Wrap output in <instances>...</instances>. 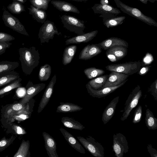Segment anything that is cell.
<instances>
[{
	"label": "cell",
	"mask_w": 157,
	"mask_h": 157,
	"mask_svg": "<svg viewBox=\"0 0 157 157\" xmlns=\"http://www.w3.org/2000/svg\"><path fill=\"white\" fill-rule=\"evenodd\" d=\"M101 49L107 50L109 48L116 46H123L128 48V43L126 41L116 37L108 38L98 44H95Z\"/></svg>",
	"instance_id": "obj_17"
},
{
	"label": "cell",
	"mask_w": 157,
	"mask_h": 157,
	"mask_svg": "<svg viewBox=\"0 0 157 157\" xmlns=\"http://www.w3.org/2000/svg\"><path fill=\"white\" fill-rule=\"evenodd\" d=\"M128 79L120 84L116 86L106 87L99 90H95L92 88L88 83L86 85L88 93L91 96L98 98L105 97L115 91L120 87L126 82Z\"/></svg>",
	"instance_id": "obj_10"
},
{
	"label": "cell",
	"mask_w": 157,
	"mask_h": 157,
	"mask_svg": "<svg viewBox=\"0 0 157 157\" xmlns=\"http://www.w3.org/2000/svg\"><path fill=\"white\" fill-rule=\"evenodd\" d=\"M108 58L112 62L117 61L116 57L113 55L110 54H106Z\"/></svg>",
	"instance_id": "obj_45"
},
{
	"label": "cell",
	"mask_w": 157,
	"mask_h": 157,
	"mask_svg": "<svg viewBox=\"0 0 157 157\" xmlns=\"http://www.w3.org/2000/svg\"><path fill=\"white\" fill-rule=\"evenodd\" d=\"M42 135L48 155L49 157H58L56 152V143L53 138L45 132H43Z\"/></svg>",
	"instance_id": "obj_16"
},
{
	"label": "cell",
	"mask_w": 157,
	"mask_h": 157,
	"mask_svg": "<svg viewBox=\"0 0 157 157\" xmlns=\"http://www.w3.org/2000/svg\"><path fill=\"white\" fill-rule=\"evenodd\" d=\"M127 53V48L123 46L119 45L113 46L109 48L107 50L105 54L114 55L117 61L126 56Z\"/></svg>",
	"instance_id": "obj_24"
},
{
	"label": "cell",
	"mask_w": 157,
	"mask_h": 157,
	"mask_svg": "<svg viewBox=\"0 0 157 157\" xmlns=\"http://www.w3.org/2000/svg\"><path fill=\"white\" fill-rule=\"evenodd\" d=\"M138 0L140 1L141 2H142L144 4H147V1H148V0Z\"/></svg>",
	"instance_id": "obj_51"
},
{
	"label": "cell",
	"mask_w": 157,
	"mask_h": 157,
	"mask_svg": "<svg viewBox=\"0 0 157 157\" xmlns=\"http://www.w3.org/2000/svg\"><path fill=\"white\" fill-rule=\"evenodd\" d=\"M22 108V105L19 103L14 104L12 107L13 109L16 111L21 110Z\"/></svg>",
	"instance_id": "obj_44"
},
{
	"label": "cell",
	"mask_w": 157,
	"mask_h": 157,
	"mask_svg": "<svg viewBox=\"0 0 157 157\" xmlns=\"http://www.w3.org/2000/svg\"><path fill=\"white\" fill-rule=\"evenodd\" d=\"M57 108L56 112L60 113H69L81 110L83 108L74 104L69 102H60Z\"/></svg>",
	"instance_id": "obj_25"
},
{
	"label": "cell",
	"mask_w": 157,
	"mask_h": 157,
	"mask_svg": "<svg viewBox=\"0 0 157 157\" xmlns=\"http://www.w3.org/2000/svg\"><path fill=\"white\" fill-rule=\"evenodd\" d=\"M51 3L56 9L60 11L72 12L79 14L80 11L78 9L71 4L64 1L52 0Z\"/></svg>",
	"instance_id": "obj_21"
},
{
	"label": "cell",
	"mask_w": 157,
	"mask_h": 157,
	"mask_svg": "<svg viewBox=\"0 0 157 157\" xmlns=\"http://www.w3.org/2000/svg\"><path fill=\"white\" fill-rule=\"evenodd\" d=\"M151 2L154 3L155 1H157V0H148Z\"/></svg>",
	"instance_id": "obj_53"
},
{
	"label": "cell",
	"mask_w": 157,
	"mask_h": 157,
	"mask_svg": "<svg viewBox=\"0 0 157 157\" xmlns=\"http://www.w3.org/2000/svg\"><path fill=\"white\" fill-rule=\"evenodd\" d=\"M21 78H20L13 82L8 84L6 86L0 90V96L8 92L15 88L21 87Z\"/></svg>",
	"instance_id": "obj_35"
},
{
	"label": "cell",
	"mask_w": 157,
	"mask_h": 157,
	"mask_svg": "<svg viewBox=\"0 0 157 157\" xmlns=\"http://www.w3.org/2000/svg\"><path fill=\"white\" fill-rule=\"evenodd\" d=\"M19 65L17 62L3 61L0 62V77L5 74L14 70Z\"/></svg>",
	"instance_id": "obj_29"
},
{
	"label": "cell",
	"mask_w": 157,
	"mask_h": 157,
	"mask_svg": "<svg viewBox=\"0 0 157 157\" xmlns=\"http://www.w3.org/2000/svg\"><path fill=\"white\" fill-rule=\"evenodd\" d=\"M59 130L65 139L72 147L80 153H85L84 148L73 135L62 128H60Z\"/></svg>",
	"instance_id": "obj_19"
},
{
	"label": "cell",
	"mask_w": 157,
	"mask_h": 157,
	"mask_svg": "<svg viewBox=\"0 0 157 157\" xmlns=\"http://www.w3.org/2000/svg\"><path fill=\"white\" fill-rule=\"evenodd\" d=\"M13 1H17L22 4H24L26 2L27 0H13Z\"/></svg>",
	"instance_id": "obj_50"
},
{
	"label": "cell",
	"mask_w": 157,
	"mask_h": 157,
	"mask_svg": "<svg viewBox=\"0 0 157 157\" xmlns=\"http://www.w3.org/2000/svg\"><path fill=\"white\" fill-rule=\"evenodd\" d=\"M19 59L24 73L30 75L39 65L40 59L38 50L34 47H22L19 49Z\"/></svg>",
	"instance_id": "obj_1"
},
{
	"label": "cell",
	"mask_w": 157,
	"mask_h": 157,
	"mask_svg": "<svg viewBox=\"0 0 157 157\" xmlns=\"http://www.w3.org/2000/svg\"><path fill=\"white\" fill-rule=\"evenodd\" d=\"M84 73L88 79H91L103 74L105 71L95 67H90L85 69Z\"/></svg>",
	"instance_id": "obj_34"
},
{
	"label": "cell",
	"mask_w": 157,
	"mask_h": 157,
	"mask_svg": "<svg viewBox=\"0 0 157 157\" xmlns=\"http://www.w3.org/2000/svg\"><path fill=\"white\" fill-rule=\"evenodd\" d=\"M20 78L19 73L14 70L7 72L0 77V87L9 84Z\"/></svg>",
	"instance_id": "obj_26"
},
{
	"label": "cell",
	"mask_w": 157,
	"mask_h": 157,
	"mask_svg": "<svg viewBox=\"0 0 157 157\" xmlns=\"http://www.w3.org/2000/svg\"><path fill=\"white\" fill-rule=\"evenodd\" d=\"M112 148L116 157H123L124 154L128 152L129 150L126 137L120 132L114 134Z\"/></svg>",
	"instance_id": "obj_8"
},
{
	"label": "cell",
	"mask_w": 157,
	"mask_h": 157,
	"mask_svg": "<svg viewBox=\"0 0 157 157\" xmlns=\"http://www.w3.org/2000/svg\"><path fill=\"white\" fill-rule=\"evenodd\" d=\"M115 4L120 10L124 13L135 18L147 25L157 27V23L150 17L144 14L138 9L129 6L120 0H114Z\"/></svg>",
	"instance_id": "obj_2"
},
{
	"label": "cell",
	"mask_w": 157,
	"mask_h": 157,
	"mask_svg": "<svg viewBox=\"0 0 157 157\" xmlns=\"http://www.w3.org/2000/svg\"><path fill=\"white\" fill-rule=\"evenodd\" d=\"M92 9L95 13L102 14L110 13L117 15L121 13L119 9L110 5L95 4L92 7Z\"/></svg>",
	"instance_id": "obj_22"
},
{
	"label": "cell",
	"mask_w": 157,
	"mask_h": 157,
	"mask_svg": "<svg viewBox=\"0 0 157 157\" xmlns=\"http://www.w3.org/2000/svg\"><path fill=\"white\" fill-rule=\"evenodd\" d=\"M101 52V49L95 44H89L81 51L78 58L80 59L88 60L97 56Z\"/></svg>",
	"instance_id": "obj_15"
},
{
	"label": "cell",
	"mask_w": 157,
	"mask_h": 157,
	"mask_svg": "<svg viewBox=\"0 0 157 157\" xmlns=\"http://www.w3.org/2000/svg\"><path fill=\"white\" fill-rule=\"evenodd\" d=\"M100 4L102 5H109V2L108 0H100Z\"/></svg>",
	"instance_id": "obj_47"
},
{
	"label": "cell",
	"mask_w": 157,
	"mask_h": 157,
	"mask_svg": "<svg viewBox=\"0 0 157 157\" xmlns=\"http://www.w3.org/2000/svg\"><path fill=\"white\" fill-rule=\"evenodd\" d=\"M71 1H72L77 2H86L88 0H70Z\"/></svg>",
	"instance_id": "obj_52"
},
{
	"label": "cell",
	"mask_w": 157,
	"mask_h": 157,
	"mask_svg": "<svg viewBox=\"0 0 157 157\" xmlns=\"http://www.w3.org/2000/svg\"><path fill=\"white\" fill-rule=\"evenodd\" d=\"M12 43L8 41L0 42V55L6 52L7 48H9Z\"/></svg>",
	"instance_id": "obj_40"
},
{
	"label": "cell",
	"mask_w": 157,
	"mask_h": 157,
	"mask_svg": "<svg viewBox=\"0 0 157 157\" xmlns=\"http://www.w3.org/2000/svg\"><path fill=\"white\" fill-rule=\"evenodd\" d=\"M29 147V141L23 142L18 151L14 157H26L28 154Z\"/></svg>",
	"instance_id": "obj_37"
},
{
	"label": "cell",
	"mask_w": 157,
	"mask_h": 157,
	"mask_svg": "<svg viewBox=\"0 0 157 157\" xmlns=\"http://www.w3.org/2000/svg\"><path fill=\"white\" fill-rule=\"evenodd\" d=\"M2 18L6 26L21 34L29 36L25 26L19 19L7 10L3 11Z\"/></svg>",
	"instance_id": "obj_9"
},
{
	"label": "cell",
	"mask_w": 157,
	"mask_h": 157,
	"mask_svg": "<svg viewBox=\"0 0 157 157\" xmlns=\"http://www.w3.org/2000/svg\"><path fill=\"white\" fill-rule=\"evenodd\" d=\"M98 32V31L96 30L84 33L82 35H78L67 40L65 41L66 44L68 45L70 44H78L88 42L96 36Z\"/></svg>",
	"instance_id": "obj_18"
},
{
	"label": "cell",
	"mask_w": 157,
	"mask_h": 157,
	"mask_svg": "<svg viewBox=\"0 0 157 157\" xmlns=\"http://www.w3.org/2000/svg\"><path fill=\"white\" fill-rule=\"evenodd\" d=\"M16 129L17 133L18 134H23L25 133V131L20 127H17Z\"/></svg>",
	"instance_id": "obj_46"
},
{
	"label": "cell",
	"mask_w": 157,
	"mask_h": 157,
	"mask_svg": "<svg viewBox=\"0 0 157 157\" xmlns=\"http://www.w3.org/2000/svg\"><path fill=\"white\" fill-rule=\"evenodd\" d=\"M52 71V68L50 65L46 64L41 66L40 69L38 74V78L41 81H44L49 78Z\"/></svg>",
	"instance_id": "obj_31"
},
{
	"label": "cell",
	"mask_w": 157,
	"mask_h": 157,
	"mask_svg": "<svg viewBox=\"0 0 157 157\" xmlns=\"http://www.w3.org/2000/svg\"><path fill=\"white\" fill-rule=\"evenodd\" d=\"M151 67V66H148L144 67L141 68H140L138 72V74L140 75H144L150 70V67Z\"/></svg>",
	"instance_id": "obj_43"
},
{
	"label": "cell",
	"mask_w": 157,
	"mask_h": 157,
	"mask_svg": "<svg viewBox=\"0 0 157 157\" xmlns=\"http://www.w3.org/2000/svg\"><path fill=\"white\" fill-rule=\"evenodd\" d=\"M31 5L39 9L47 10L51 0H29Z\"/></svg>",
	"instance_id": "obj_36"
},
{
	"label": "cell",
	"mask_w": 157,
	"mask_h": 157,
	"mask_svg": "<svg viewBox=\"0 0 157 157\" xmlns=\"http://www.w3.org/2000/svg\"><path fill=\"white\" fill-rule=\"evenodd\" d=\"M7 144V141L6 140H2L0 141V147L5 146Z\"/></svg>",
	"instance_id": "obj_48"
},
{
	"label": "cell",
	"mask_w": 157,
	"mask_h": 157,
	"mask_svg": "<svg viewBox=\"0 0 157 157\" xmlns=\"http://www.w3.org/2000/svg\"><path fill=\"white\" fill-rule=\"evenodd\" d=\"M142 109L141 106L139 105L134 111L132 122L135 124L140 122L142 117Z\"/></svg>",
	"instance_id": "obj_38"
},
{
	"label": "cell",
	"mask_w": 157,
	"mask_h": 157,
	"mask_svg": "<svg viewBox=\"0 0 157 157\" xmlns=\"http://www.w3.org/2000/svg\"><path fill=\"white\" fill-rule=\"evenodd\" d=\"M112 13L101 14L99 17L102 18L104 25L107 28L114 27L122 24L126 17L124 16H117Z\"/></svg>",
	"instance_id": "obj_13"
},
{
	"label": "cell",
	"mask_w": 157,
	"mask_h": 157,
	"mask_svg": "<svg viewBox=\"0 0 157 157\" xmlns=\"http://www.w3.org/2000/svg\"><path fill=\"white\" fill-rule=\"evenodd\" d=\"M119 99L118 96L114 98L104 109L102 117V120L104 124L108 123L113 116Z\"/></svg>",
	"instance_id": "obj_20"
},
{
	"label": "cell",
	"mask_w": 157,
	"mask_h": 157,
	"mask_svg": "<svg viewBox=\"0 0 157 157\" xmlns=\"http://www.w3.org/2000/svg\"><path fill=\"white\" fill-rule=\"evenodd\" d=\"M142 96V90L138 86L133 90L126 100L121 121H124L128 118L132 110L137 105Z\"/></svg>",
	"instance_id": "obj_6"
},
{
	"label": "cell",
	"mask_w": 157,
	"mask_h": 157,
	"mask_svg": "<svg viewBox=\"0 0 157 157\" xmlns=\"http://www.w3.org/2000/svg\"><path fill=\"white\" fill-rule=\"evenodd\" d=\"M15 38L11 35L3 32H0V42L8 41L14 40Z\"/></svg>",
	"instance_id": "obj_39"
},
{
	"label": "cell",
	"mask_w": 157,
	"mask_h": 157,
	"mask_svg": "<svg viewBox=\"0 0 157 157\" xmlns=\"http://www.w3.org/2000/svg\"><path fill=\"white\" fill-rule=\"evenodd\" d=\"M147 149L151 157H157V150L153 148L151 144L147 145Z\"/></svg>",
	"instance_id": "obj_42"
},
{
	"label": "cell",
	"mask_w": 157,
	"mask_h": 157,
	"mask_svg": "<svg viewBox=\"0 0 157 157\" xmlns=\"http://www.w3.org/2000/svg\"><path fill=\"white\" fill-rule=\"evenodd\" d=\"M149 91L152 95L155 101H157V80L155 81V84H153L150 86Z\"/></svg>",
	"instance_id": "obj_41"
},
{
	"label": "cell",
	"mask_w": 157,
	"mask_h": 157,
	"mask_svg": "<svg viewBox=\"0 0 157 157\" xmlns=\"http://www.w3.org/2000/svg\"><path fill=\"white\" fill-rule=\"evenodd\" d=\"M145 123L147 127L149 130H155L157 129V119L155 118L153 113L149 109L146 110Z\"/></svg>",
	"instance_id": "obj_30"
},
{
	"label": "cell",
	"mask_w": 157,
	"mask_h": 157,
	"mask_svg": "<svg viewBox=\"0 0 157 157\" xmlns=\"http://www.w3.org/2000/svg\"><path fill=\"white\" fill-rule=\"evenodd\" d=\"M77 138L85 148L95 157H104V148L102 145L94 138L88 136L86 138L82 136Z\"/></svg>",
	"instance_id": "obj_5"
},
{
	"label": "cell",
	"mask_w": 157,
	"mask_h": 157,
	"mask_svg": "<svg viewBox=\"0 0 157 157\" xmlns=\"http://www.w3.org/2000/svg\"><path fill=\"white\" fill-rule=\"evenodd\" d=\"M45 84L40 83L34 84L32 82L29 81L27 85L26 93L21 101V103L24 105L28 102L34 96L40 92L45 86Z\"/></svg>",
	"instance_id": "obj_11"
},
{
	"label": "cell",
	"mask_w": 157,
	"mask_h": 157,
	"mask_svg": "<svg viewBox=\"0 0 157 157\" xmlns=\"http://www.w3.org/2000/svg\"><path fill=\"white\" fill-rule=\"evenodd\" d=\"M55 34L59 36L61 33L58 32L53 22L46 21L40 27L38 34L41 44L45 42L48 43L50 39H53Z\"/></svg>",
	"instance_id": "obj_7"
},
{
	"label": "cell",
	"mask_w": 157,
	"mask_h": 157,
	"mask_svg": "<svg viewBox=\"0 0 157 157\" xmlns=\"http://www.w3.org/2000/svg\"><path fill=\"white\" fill-rule=\"evenodd\" d=\"M63 26L67 30L78 35L84 34L86 27L84 21L76 17L66 14L60 17Z\"/></svg>",
	"instance_id": "obj_4"
},
{
	"label": "cell",
	"mask_w": 157,
	"mask_h": 157,
	"mask_svg": "<svg viewBox=\"0 0 157 157\" xmlns=\"http://www.w3.org/2000/svg\"><path fill=\"white\" fill-rule=\"evenodd\" d=\"M141 64L138 61L129 62L124 63L112 64L105 67L106 69L129 75L138 72L141 67Z\"/></svg>",
	"instance_id": "obj_3"
},
{
	"label": "cell",
	"mask_w": 157,
	"mask_h": 157,
	"mask_svg": "<svg viewBox=\"0 0 157 157\" xmlns=\"http://www.w3.org/2000/svg\"><path fill=\"white\" fill-rule=\"evenodd\" d=\"M77 46L76 45H71L66 47L64 50L62 58V63L66 65L70 63L76 53Z\"/></svg>",
	"instance_id": "obj_27"
},
{
	"label": "cell",
	"mask_w": 157,
	"mask_h": 157,
	"mask_svg": "<svg viewBox=\"0 0 157 157\" xmlns=\"http://www.w3.org/2000/svg\"><path fill=\"white\" fill-rule=\"evenodd\" d=\"M19 118L22 119L24 120L29 117L28 116L24 114H22L18 116Z\"/></svg>",
	"instance_id": "obj_49"
},
{
	"label": "cell",
	"mask_w": 157,
	"mask_h": 157,
	"mask_svg": "<svg viewBox=\"0 0 157 157\" xmlns=\"http://www.w3.org/2000/svg\"><path fill=\"white\" fill-rule=\"evenodd\" d=\"M129 75L117 72L111 71L108 75L102 88L117 86L124 81Z\"/></svg>",
	"instance_id": "obj_14"
},
{
	"label": "cell",
	"mask_w": 157,
	"mask_h": 157,
	"mask_svg": "<svg viewBox=\"0 0 157 157\" xmlns=\"http://www.w3.org/2000/svg\"><path fill=\"white\" fill-rule=\"evenodd\" d=\"M61 121L65 126L69 128L80 130H82L85 128V127L80 122L71 117H63Z\"/></svg>",
	"instance_id": "obj_28"
},
{
	"label": "cell",
	"mask_w": 157,
	"mask_h": 157,
	"mask_svg": "<svg viewBox=\"0 0 157 157\" xmlns=\"http://www.w3.org/2000/svg\"><path fill=\"white\" fill-rule=\"evenodd\" d=\"M7 8L11 13L17 14L25 11V7L22 4L16 1H13L12 3L8 5Z\"/></svg>",
	"instance_id": "obj_33"
},
{
	"label": "cell",
	"mask_w": 157,
	"mask_h": 157,
	"mask_svg": "<svg viewBox=\"0 0 157 157\" xmlns=\"http://www.w3.org/2000/svg\"><path fill=\"white\" fill-rule=\"evenodd\" d=\"M108 75H106L98 77L89 81L88 83L94 89L97 90L102 86L106 81Z\"/></svg>",
	"instance_id": "obj_32"
},
{
	"label": "cell",
	"mask_w": 157,
	"mask_h": 157,
	"mask_svg": "<svg viewBox=\"0 0 157 157\" xmlns=\"http://www.w3.org/2000/svg\"><path fill=\"white\" fill-rule=\"evenodd\" d=\"M28 9L29 13L37 22L43 24L46 21L47 14L45 10L38 9L32 5Z\"/></svg>",
	"instance_id": "obj_23"
},
{
	"label": "cell",
	"mask_w": 157,
	"mask_h": 157,
	"mask_svg": "<svg viewBox=\"0 0 157 157\" xmlns=\"http://www.w3.org/2000/svg\"><path fill=\"white\" fill-rule=\"evenodd\" d=\"M56 75H54L47 86L40 102L37 113H40L48 104L53 92L54 86L56 82Z\"/></svg>",
	"instance_id": "obj_12"
}]
</instances>
